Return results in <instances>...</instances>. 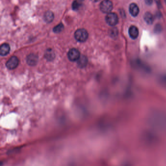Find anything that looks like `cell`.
Here are the masks:
<instances>
[{
    "instance_id": "3",
    "label": "cell",
    "mask_w": 166,
    "mask_h": 166,
    "mask_svg": "<svg viewBox=\"0 0 166 166\" xmlns=\"http://www.w3.org/2000/svg\"><path fill=\"white\" fill-rule=\"evenodd\" d=\"M106 21L108 25L114 27L119 23V18L116 14L110 12L107 15L105 18Z\"/></svg>"
},
{
    "instance_id": "15",
    "label": "cell",
    "mask_w": 166,
    "mask_h": 166,
    "mask_svg": "<svg viewBox=\"0 0 166 166\" xmlns=\"http://www.w3.org/2000/svg\"><path fill=\"white\" fill-rule=\"evenodd\" d=\"M110 35L111 37H115L116 36H117L118 34V31H117V29L115 28H113L112 29H111L110 31Z\"/></svg>"
},
{
    "instance_id": "9",
    "label": "cell",
    "mask_w": 166,
    "mask_h": 166,
    "mask_svg": "<svg viewBox=\"0 0 166 166\" xmlns=\"http://www.w3.org/2000/svg\"><path fill=\"white\" fill-rule=\"evenodd\" d=\"M10 50V48L9 44H4L1 46L0 47V54L1 56H5L9 54Z\"/></svg>"
},
{
    "instance_id": "5",
    "label": "cell",
    "mask_w": 166,
    "mask_h": 166,
    "mask_svg": "<svg viewBox=\"0 0 166 166\" xmlns=\"http://www.w3.org/2000/svg\"><path fill=\"white\" fill-rule=\"evenodd\" d=\"M81 57L80 52L78 49L76 48H72L69 51L68 53V58L69 59L71 62L78 61Z\"/></svg>"
},
{
    "instance_id": "10",
    "label": "cell",
    "mask_w": 166,
    "mask_h": 166,
    "mask_svg": "<svg viewBox=\"0 0 166 166\" xmlns=\"http://www.w3.org/2000/svg\"><path fill=\"white\" fill-rule=\"evenodd\" d=\"M88 62L87 57L85 56H82L78 60V65L79 68H83L85 67Z\"/></svg>"
},
{
    "instance_id": "17",
    "label": "cell",
    "mask_w": 166,
    "mask_h": 166,
    "mask_svg": "<svg viewBox=\"0 0 166 166\" xmlns=\"http://www.w3.org/2000/svg\"><path fill=\"white\" fill-rule=\"evenodd\" d=\"M153 3V0H145V3L148 5H151Z\"/></svg>"
},
{
    "instance_id": "14",
    "label": "cell",
    "mask_w": 166,
    "mask_h": 166,
    "mask_svg": "<svg viewBox=\"0 0 166 166\" xmlns=\"http://www.w3.org/2000/svg\"><path fill=\"white\" fill-rule=\"evenodd\" d=\"M64 28V25L63 24H60L55 27H54L53 31H54L55 33H60L62 31Z\"/></svg>"
},
{
    "instance_id": "8",
    "label": "cell",
    "mask_w": 166,
    "mask_h": 166,
    "mask_svg": "<svg viewBox=\"0 0 166 166\" xmlns=\"http://www.w3.org/2000/svg\"><path fill=\"white\" fill-rule=\"evenodd\" d=\"M130 13L133 17H136L139 15V9L137 4L135 3H132L130 5Z\"/></svg>"
},
{
    "instance_id": "6",
    "label": "cell",
    "mask_w": 166,
    "mask_h": 166,
    "mask_svg": "<svg viewBox=\"0 0 166 166\" xmlns=\"http://www.w3.org/2000/svg\"><path fill=\"white\" fill-rule=\"evenodd\" d=\"M38 56L34 54H29L27 58V63L30 66L36 65L38 62Z\"/></svg>"
},
{
    "instance_id": "11",
    "label": "cell",
    "mask_w": 166,
    "mask_h": 166,
    "mask_svg": "<svg viewBox=\"0 0 166 166\" xmlns=\"http://www.w3.org/2000/svg\"><path fill=\"white\" fill-rule=\"evenodd\" d=\"M44 20L47 23H51L54 19V15L51 11H48L44 15Z\"/></svg>"
},
{
    "instance_id": "1",
    "label": "cell",
    "mask_w": 166,
    "mask_h": 166,
    "mask_svg": "<svg viewBox=\"0 0 166 166\" xmlns=\"http://www.w3.org/2000/svg\"><path fill=\"white\" fill-rule=\"evenodd\" d=\"M74 37L76 41L80 42H85L88 37V33L85 29H78L75 33Z\"/></svg>"
},
{
    "instance_id": "16",
    "label": "cell",
    "mask_w": 166,
    "mask_h": 166,
    "mask_svg": "<svg viewBox=\"0 0 166 166\" xmlns=\"http://www.w3.org/2000/svg\"><path fill=\"white\" fill-rule=\"evenodd\" d=\"M79 4L78 2L76 1H74L73 3L72 7L74 10H77L79 8Z\"/></svg>"
},
{
    "instance_id": "19",
    "label": "cell",
    "mask_w": 166,
    "mask_h": 166,
    "mask_svg": "<svg viewBox=\"0 0 166 166\" xmlns=\"http://www.w3.org/2000/svg\"><path fill=\"white\" fill-rule=\"evenodd\" d=\"M165 3H166V0H165Z\"/></svg>"
},
{
    "instance_id": "2",
    "label": "cell",
    "mask_w": 166,
    "mask_h": 166,
    "mask_svg": "<svg viewBox=\"0 0 166 166\" xmlns=\"http://www.w3.org/2000/svg\"><path fill=\"white\" fill-rule=\"evenodd\" d=\"M113 4L110 0H103L100 4V10L104 13H109L112 10Z\"/></svg>"
},
{
    "instance_id": "7",
    "label": "cell",
    "mask_w": 166,
    "mask_h": 166,
    "mask_svg": "<svg viewBox=\"0 0 166 166\" xmlns=\"http://www.w3.org/2000/svg\"><path fill=\"white\" fill-rule=\"evenodd\" d=\"M129 34L130 37L132 39H136L137 38L139 35V29L135 25L130 26L129 29Z\"/></svg>"
},
{
    "instance_id": "13",
    "label": "cell",
    "mask_w": 166,
    "mask_h": 166,
    "mask_svg": "<svg viewBox=\"0 0 166 166\" xmlns=\"http://www.w3.org/2000/svg\"><path fill=\"white\" fill-rule=\"evenodd\" d=\"M144 19L145 22L148 24H152L153 22V16L150 12H146L144 16Z\"/></svg>"
},
{
    "instance_id": "4",
    "label": "cell",
    "mask_w": 166,
    "mask_h": 166,
    "mask_svg": "<svg viewBox=\"0 0 166 166\" xmlns=\"http://www.w3.org/2000/svg\"><path fill=\"white\" fill-rule=\"evenodd\" d=\"M19 60L17 57L13 56L8 59L6 63L7 67L9 70H13L18 66Z\"/></svg>"
},
{
    "instance_id": "18",
    "label": "cell",
    "mask_w": 166,
    "mask_h": 166,
    "mask_svg": "<svg viewBox=\"0 0 166 166\" xmlns=\"http://www.w3.org/2000/svg\"><path fill=\"white\" fill-rule=\"evenodd\" d=\"M91 1H92L93 2H95V3H96V2H98V1H99L100 0H91Z\"/></svg>"
},
{
    "instance_id": "12",
    "label": "cell",
    "mask_w": 166,
    "mask_h": 166,
    "mask_svg": "<svg viewBox=\"0 0 166 166\" xmlns=\"http://www.w3.org/2000/svg\"><path fill=\"white\" fill-rule=\"evenodd\" d=\"M44 57L48 61H52L55 58V54L52 49H48L45 51Z\"/></svg>"
}]
</instances>
